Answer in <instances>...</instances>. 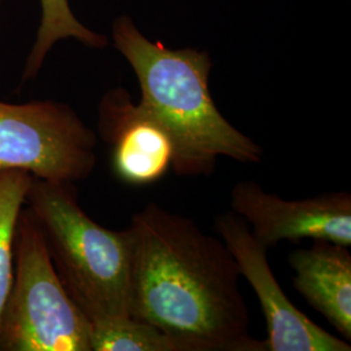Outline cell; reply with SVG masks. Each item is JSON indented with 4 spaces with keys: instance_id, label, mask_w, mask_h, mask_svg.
<instances>
[{
    "instance_id": "6da1fadb",
    "label": "cell",
    "mask_w": 351,
    "mask_h": 351,
    "mask_svg": "<svg viewBox=\"0 0 351 351\" xmlns=\"http://www.w3.org/2000/svg\"><path fill=\"white\" fill-rule=\"evenodd\" d=\"M129 230L132 317L180 351H265L250 336L239 265L223 239L158 203L136 213Z\"/></svg>"
},
{
    "instance_id": "7a4b0ae2",
    "label": "cell",
    "mask_w": 351,
    "mask_h": 351,
    "mask_svg": "<svg viewBox=\"0 0 351 351\" xmlns=\"http://www.w3.org/2000/svg\"><path fill=\"white\" fill-rule=\"evenodd\" d=\"M112 40L138 80L139 104L173 139L176 175H211L220 156L263 160V147L232 125L213 101V60L206 51L168 49L145 37L129 16L114 20Z\"/></svg>"
},
{
    "instance_id": "3957f363",
    "label": "cell",
    "mask_w": 351,
    "mask_h": 351,
    "mask_svg": "<svg viewBox=\"0 0 351 351\" xmlns=\"http://www.w3.org/2000/svg\"><path fill=\"white\" fill-rule=\"evenodd\" d=\"M25 204L64 288L91 324L130 316L129 228L111 230L88 217L75 184L33 178Z\"/></svg>"
},
{
    "instance_id": "277c9868",
    "label": "cell",
    "mask_w": 351,
    "mask_h": 351,
    "mask_svg": "<svg viewBox=\"0 0 351 351\" xmlns=\"http://www.w3.org/2000/svg\"><path fill=\"white\" fill-rule=\"evenodd\" d=\"M91 322L64 288L26 207L14 237L13 282L0 317V350L91 351Z\"/></svg>"
},
{
    "instance_id": "5b68a950",
    "label": "cell",
    "mask_w": 351,
    "mask_h": 351,
    "mask_svg": "<svg viewBox=\"0 0 351 351\" xmlns=\"http://www.w3.org/2000/svg\"><path fill=\"white\" fill-rule=\"evenodd\" d=\"M97 145L95 133L68 104L0 101V169L75 185L94 172Z\"/></svg>"
},
{
    "instance_id": "8992f818",
    "label": "cell",
    "mask_w": 351,
    "mask_h": 351,
    "mask_svg": "<svg viewBox=\"0 0 351 351\" xmlns=\"http://www.w3.org/2000/svg\"><path fill=\"white\" fill-rule=\"evenodd\" d=\"M215 228L261 302L268 329L265 351L351 350L350 343L315 324L289 301L268 263V249L242 217L233 211L219 213Z\"/></svg>"
},
{
    "instance_id": "52a82bcc",
    "label": "cell",
    "mask_w": 351,
    "mask_h": 351,
    "mask_svg": "<svg viewBox=\"0 0 351 351\" xmlns=\"http://www.w3.org/2000/svg\"><path fill=\"white\" fill-rule=\"evenodd\" d=\"M232 211L251 226L267 249L281 241L322 239L351 245V195L348 191L323 193L313 198L287 201L267 193L254 180L239 181L230 190Z\"/></svg>"
},
{
    "instance_id": "ba28073f",
    "label": "cell",
    "mask_w": 351,
    "mask_h": 351,
    "mask_svg": "<svg viewBox=\"0 0 351 351\" xmlns=\"http://www.w3.org/2000/svg\"><path fill=\"white\" fill-rule=\"evenodd\" d=\"M98 130L111 147L116 177L141 186L159 181L172 169L175 145L168 130L125 88L106 93L99 103Z\"/></svg>"
},
{
    "instance_id": "9c48e42d",
    "label": "cell",
    "mask_w": 351,
    "mask_h": 351,
    "mask_svg": "<svg viewBox=\"0 0 351 351\" xmlns=\"http://www.w3.org/2000/svg\"><path fill=\"white\" fill-rule=\"evenodd\" d=\"M293 287L345 339H351V254L348 246L316 239L289 255Z\"/></svg>"
},
{
    "instance_id": "30bf717a",
    "label": "cell",
    "mask_w": 351,
    "mask_h": 351,
    "mask_svg": "<svg viewBox=\"0 0 351 351\" xmlns=\"http://www.w3.org/2000/svg\"><path fill=\"white\" fill-rule=\"evenodd\" d=\"M39 3L40 24L26 60L24 80H32L38 75L51 49L62 39L73 38L91 49H103L108 45V38L78 21L69 0H39Z\"/></svg>"
},
{
    "instance_id": "8fae6325",
    "label": "cell",
    "mask_w": 351,
    "mask_h": 351,
    "mask_svg": "<svg viewBox=\"0 0 351 351\" xmlns=\"http://www.w3.org/2000/svg\"><path fill=\"white\" fill-rule=\"evenodd\" d=\"M32 182L27 172L0 169V317L12 287L16 229Z\"/></svg>"
},
{
    "instance_id": "7c38bea8",
    "label": "cell",
    "mask_w": 351,
    "mask_h": 351,
    "mask_svg": "<svg viewBox=\"0 0 351 351\" xmlns=\"http://www.w3.org/2000/svg\"><path fill=\"white\" fill-rule=\"evenodd\" d=\"M91 351H180L158 328L132 316L91 324Z\"/></svg>"
},
{
    "instance_id": "4fadbf2b",
    "label": "cell",
    "mask_w": 351,
    "mask_h": 351,
    "mask_svg": "<svg viewBox=\"0 0 351 351\" xmlns=\"http://www.w3.org/2000/svg\"><path fill=\"white\" fill-rule=\"evenodd\" d=\"M0 3H1V0H0Z\"/></svg>"
}]
</instances>
